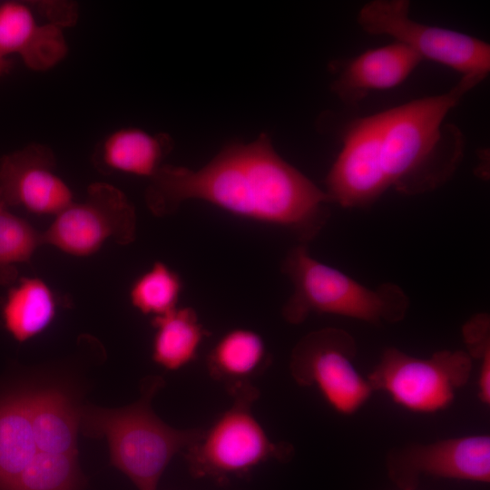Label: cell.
Returning <instances> with one entry per match:
<instances>
[{
	"label": "cell",
	"instance_id": "6da1fadb",
	"mask_svg": "<svg viewBox=\"0 0 490 490\" xmlns=\"http://www.w3.org/2000/svg\"><path fill=\"white\" fill-rule=\"evenodd\" d=\"M144 197L155 216L171 215L183 201L199 200L285 229L305 245L326 225L332 203L324 190L278 154L265 133L227 145L199 170L162 165Z\"/></svg>",
	"mask_w": 490,
	"mask_h": 490
},
{
	"label": "cell",
	"instance_id": "7a4b0ae2",
	"mask_svg": "<svg viewBox=\"0 0 490 490\" xmlns=\"http://www.w3.org/2000/svg\"><path fill=\"white\" fill-rule=\"evenodd\" d=\"M485 78L463 75L446 93L368 115L364 182L373 202L389 189L416 196L434 191L453 178L463 161L466 140L445 118Z\"/></svg>",
	"mask_w": 490,
	"mask_h": 490
},
{
	"label": "cell",
	"instance_id": "3957f363",
	"mask_svg": "<svg viewBox=\"0 0 490 490\" xmlns=\"http://www.w3.org/2000/svg\"><path fill=\"white\" fill-rule=\"evenodd\" d=\"M163 386L162 377H147L142 379L140 398L132 405L113 409L92 406L81 408L83 434L107 439L111 463L138 490H157L174 456L197 442L203 433L200 427H172L155 415L151 403Z\"/></svg>",
	"mask_w": 490,
	"mask_h": 490
},
{
	"label": "cell",
	"instance_id": "277c9868",
	"mask_svg": "<svg viewBox=\"0 0 490 490\" xmlns=\"http://www.w3.org/2000/svg\"><path fill=\"white\" fill-rule=\"evenodd\" d=\"M281 271L293 285V292L281 309L283 319L299 325L310 314H332L375 326L402 321L410 300L393 282L369 288L343 271L325 264L309 251L307 245L290 249Z\"/></svg>",
	"mask_w": 490,
	"mask_h": 490
},
{
	"label": "cell",
	"instance_id": "5b68a950",
	"mask_svg": "<svg viewBox=\"0 0 490 490\" xmlns=\"http://www.w3.org/2000/svg\"><path fill=\"white\" fill-rule=\"evenodd\" d=\"M260 390L249 386L232 396V405L222 412L200 439L185 450L190 474L220 485L244 477L270 461H289L294 454L287 442L272 441L255 416L252 407Z\"/></svg>",
	"mask_w": 490,
	"mask_h": 490
},
{
	"label": "cell",
	"instance_id": "8992f818",
	"mask_svg": "<svg viewBox=\"0 0 490 490\" xmlns=\"http://www.w3.org/2000/svg\"><path fill=\"white\" fill-rule=\"evenodd\" d=\"M473 360L465 350H440L429 358L387 348L367 377L373 391L387 394L398 406L431 414L449 407L471 377Z\"/></svg>",
	"mask_w": 490,
	"mask_h": 490
},
{
	"label": "cell",
	"instance_id": "52a82bcc",
	"mask_svg": "<svg viewBox=\"0 0 490 490\" xmlns=\"http://www.w3.org/2000/svg\"><path fill=\"white\" fill-rule=\"evenodd\" d=\"M357 342L348 331L323 328L309 332L294 346L289 373L300 387H315L338 414L358 411L374 392L354 365Z\"/></svg>",
	"mask_w": 490,
	"mask_h": 490
},
{
	"label": "cell",
	"instance_id": "ba28073f",
	"mask_svg": "<svg viewBox=\"0 0 490 490\" xmlns=\"http://www.w3.org/2000/svg\"><path fill=\"white\" fill-rule=\"evenodd\" d=\"M407 0H374L365 4L357 17L359 26L370 34L393 37L429 59L463 75L490 71V45L485 41L453 30L418 23L409 16Z\"/></svg>",
	"mask_w": 490,
	"mask_h": 490
},
{
	"label": "cell",
	"instance_id": "9c48e42d",
	"mask_svg": "<svg viewBox=\"0 0 490 490\" xmlns=\"http://www.w3.org/2000/svg\"><path fill=\"white\" fill-rule=\"evenodd\" d=\"M136 212L126 195L106 182L89 185L82 201H73L43 231L44 245L74 257H89L108 241L132 243Z\"/></svg>",
	"mask_w": 490,
	"mask_h": 490
},
{
	"label": "cell",
	"instance_id": "30bf717a",
	"mask_svg": "<svg viewBox=\"0 0 490 490\" xmlns=\"http://www.w3.org/2000/svg\"><path fill=\"white\" fill-rule=\"evenodd\" d=\"M385 466L401 490H416L423 476L476 483L490 481V436L471 435L390 449Z\"/></svg>",
	"mask_w": 490,
	"mask_h": 490
},
{
	"label": "cell",
	"instance_id": "8fae6325",
	"mask_svg": "<svg viewBox=\"0 0 490 490\" xmlns=\"http://www.w3.org/2000/svg\"><path fill=\"white\" fill-rule=\"evenodd\" d=\"M0 197L7 207L35 215H57L74 201L69 185L55 171L46 145L31 143L0 158Z\"/></svg>",
	"mask_w": 490,
	"mask_h": 490
},
{
	"label": "cell",
	"instance_id": "7c38bea8",
	"mask_svg": "<svg viewBox=\"0 0 490 490\" xmlns=\"http://www.w3.org/2000/svg\"><path fill=\"white\" fill-rule=\"evenodd\" d=\"M422 60L412 49L397 42L369 49L342 63L331 89L344 103L356 105L372 91L402 83Z\"/></svg>",
	"mask_w": 490,
	"mask_h": 490
},
{
	"label": "cell",
	"instance_id": "4fadbf2b",
	"mask_svg": "<svg viewBox=\"0 0 490 490\" xmlns=\"http://www.w3.org/2000/svg\"><path fill=\"white\" fill-rule=\"evenodd\" d=\"M0 54H18L29 68L42 71L64 59L67 44L59 25L39 24L25 4L11 1L0 5Z\"/></svg>",
	"mask_w": 490,
	"mask_h": 490
},
{
	"label": "cell",
	"instance_id": "5bb4252c",
	"mask_svg": "<svg viewBox=\"0 0 490 490\" xmlns=\"http://www.w3.org/2000/svg\"><path fill=\"white\" fill-rule=\"evenodd\" d=\"M29 406L34 440L43 453L78 455L81 407L59 384L29 382Z\"/></svg>",
	"mask_w": 490,
	"mask_h": 490
},
{
	"label": "cell",
	"instance_id": "9a60e30c",
	"mask_svg": "<svg viewBox=\"0 0 490 490\" xmlns=\"http://www.w3.org/2000/svg\"><path fill=\"white\" fill-rule=\"evenodd\" d=\"M272 358L262 336L255 330L236 328L225 332L206 358L210 377L232 397L253 385Z\"/></svg>",
	"mask_w": 490,
	"mask_h": 490
},
{
	"label": "cell",
	"instance_id": "2e32d148",
	"mask_svg": "<svg viewBox=\"0 0 490 490\" xmlns=\"http://www.w3.org/2000/svg\"><path fill=\"white\" fill-rule=\"evenodd\" d=\"M164 133L152 134L139 128L126 127L109 133L94 153L96 164L118 172L151 179L172 148Z\"/></svg>",
	"mask_w": 490,
	"mask_h": 490
},
{
	"label": "cell",
	"instance_id": "e0dca14e",
	"mask_svg": "<svg viewBox=\"0 0 490 490\" xmlns=\"http://www.w3.org/2000/svg\"><path fill=\"white\" fill-rule=\"evenodd\" d=\"M57 308V296L45 280L22 277L7 289L0 309L1 319L6 332L23 343L52 324Z\"/></svg>",
	"mask_w": 490,
	"mask_h": 490
},
{
	"label": "cell",
	"instance_id": "ac0fdd59",
	"mask_svg": "<svg viewBox=\"0 0 490 490\" xmlns=\"http://www.w3.org/2000/svg\"><path fill=\"white\" fill-rule=\"evenodd\" d=\"M154 333L152 341V360L166 370H180L198 356L210 332L191 307H178L152 319Z\"/></svg>",
	"mask_w": 490,
	"mask_h": 490
},
{
	"label": "cell",
	"instance_id": "d6986e66",
	"mask_svg": "<svg viewBox=\"0 0 490 490\" xmlns=\"http://www.w3.org/2000/svg\"><path fill=\"white\" fill-rule=\"evenodd\" d=\"M182 289L183 282L178 272L157 260L132 281L128 297L136 310L154 318L178 308Z\"/></svg>",
	"mask_w": 490,
	"mask_h": 490
},
{
	"label": "cell",
	"instance_id": "ffe728a7",
	"mask_svg": "<svg viewBox=\"0 0 490 490\" xmlns=\"http://www.w3.org/2000/svg\"><path fill=\"white\" fill-rule=\"evenodd\" d=\"M42 245L43 231L13 213L0 197V284L13 283L16 266L29 262Z\"/></svg>",
	"mask_w": 490,
	"mask_h": 490
},
{
	"label": "cell",
	"instance_id": "44dd1931",
	"mask_svg": "<svg viewBox=\"0 0 490 490\" xmlns=\"http://www.w3.org/2000/svg\"><path fill=\"white\" fill-rule=\"evenodd\" d=\"M465 350L472 360L480 364L477 379L479 400L490 405V317L480 312L468 318L462 327Z\"/></svg>",
	"mask_w": 490,
	"mask_h": 490
},
{
	"label": "cell",
	"instance_id": "7402d4cb",
	"mask_svg": "<svg viewBox=\"0 0 490 490\" xmlns=\"http://www.w3.org/2000/svg\"><path fill=\"white\" fill-rule=\"evenodd\" d=\"M9 69V64L7 58L4 57L0 54V76L5 74Z\"/></svg>",
	"mask_w": 490,
	"mask_h": 490
}]
</instances>
